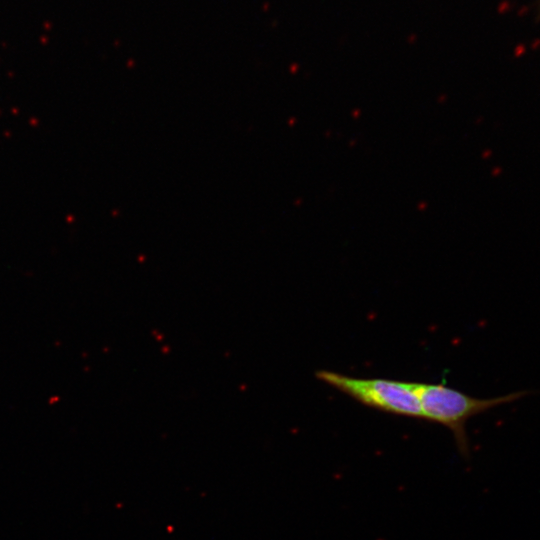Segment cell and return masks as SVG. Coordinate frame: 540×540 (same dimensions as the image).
Listing matches in <instances>:
<instances>
[{"instance_id":"1","label":"cell","mask_w":540,"mask_h":540,"mask_svg":"<svg viewBox=\"0 0 540 540\" xmlns=\"http://www.w3.org/2000/svg\"><path fill=\"white\" fill-rule=\"evenodd\" d=\"M415 389L422 409V419L449 429L463 456L469 454L466 423L470 418L533 393L521 390L492 398H476L442 384L415 383Z\"/></svg>"},{"instance_id":"2","label":"cell","mask_w":540,"mask_h":540,"mask_svg":"<svg viewBox=\"0 0 540 540\" xmlns=\"http://www.w3.org/2000/svg\"><path fill=\"white\" fill-rule=\"evenodd\" d=\"M316 377L369 408L397 416L423 418L416 382L358 378L329 370L318 371Z\"/></svg>"}]
</instances>
